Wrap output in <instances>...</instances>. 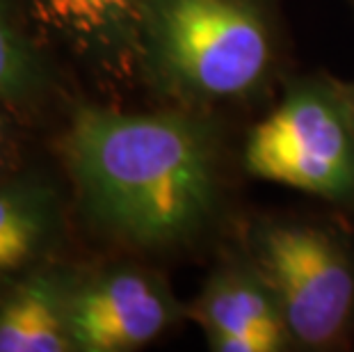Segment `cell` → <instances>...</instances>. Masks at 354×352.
Instances as JSON below:
<instances>
[{"label": "cell", "instance_id": "ba28073f", "mask_svg": "<svg viewBox=\"0 0 354 352\" xmlns=\"http://www.w3.org/2000/svg\"><path fill=\"white\" fill-rule=\"evenodd\" d=\"M73 279L57 270L28 275L0 302V352H69Z\"/></svg>", "mask_w": 354, "mask_h": 352}, {"label": "cell", "instance_id": "3957f363", "mask_svg": "<svg viewBox=\"0 0 354 352\" xmlns=\"http://www.w3.org/2000/svg\"><path fill=\"white\" fill-rule=\"evenodd\" d=\"M240 160L252 178L354 211V117L343 80L327 73L290 78L250 131Z\"/></svg>", "mask_w": 354, "mask_h": 352}, {"label": "cell", "instance_id": "30bf717a", "mask_svg": "<svg viewBox=\"0 0 354 352\" xmlns=\"http://www.w3.org/2000/svg\"><path fill=\"white\" fill-rule=\"evenodd\" d=\"M46 87V71L32 44L0 0V99L30 101Z\"/></svg>", "mask_w": 354, "mask_h": 352}, {"label": "cell", "instance_id": "8fae6325", "mask_svg": "<svg viewBox=\"0 0 354 352\" xmlns=\"http://www.w3.org/2000/svg\"><path fill=\"white\" fill-rule=\"evenodd\" d=\"M343 89H345V96H348V103H350V110H352V117H354V82L343 80Z\"/></svg>", "mask_w": 354, "mask_h": 352}, {"label": "cell", "instance_id": "9c48e42d", "mask_svg": "<svg viewBox=\"0 0 354 352\" xmlns=\"http://www.w3.org/2000/svg\"><path fill=\"white\" fill-rule=\"evenodd\" d=\"M57 199L39 181L0 188V284L26 270L48 250L59 224Z\"/></svg>", "mask_w": 354, "mask_h": 352}, {"label": "cell", "instance_id": "5b68a950", "mask_svg": "<svg viewBox=\"0 0 354 352\" xmlns=\"http://www.w3.org/2000/svg\"><path fill=\"white\" fill-rule=\"evenodd\" d=\"M180 318H185V304L145 268L115 266L73 281L69 334L78 352L140 350Z\"/></svg>", "mask_w": 354, "mask_h": 352}, {"label": "cell", "instance_id": "8992f818", "mask_svg": "<svg viewBox=\"0 0 354 352\" xmlns=\"http://www.w3.org/2000/svg\"><path fill=\"white\" fill-rule=\"evenodd\" d=\"M185 318L201 329L213 352L292 350L272 288L245 245L213 266L197 297L185 304Z\"/></svg>", "mask_w": 354, "mask_h": 352}, {"label": "cell", "instance_id": "52a82bcc", "mask_svg": "<svg viewBox=\"0 0 354 352\" xmlns=\"http://www.w3.org/2000/svg\"><path fill=\"white\" fill-rule=\"evenodd\" d=\"M147 0H26L37 28L92 64L126 76L142 66Z\"/></svg>", "mask_w": 354, "mask_h": 352}, {"label": "cell", "instance_id": "7c38bea8", "mask_svg": "<svg viewBox=\"0 0 354 352\" xmlns=\"http://www.w3.org/2000/svg\"><path fill=\"white\" fill-rule=\"evenodd\" d=\"M5 122L0 119V156H3V149H5Z\"/></svg>", "mask_w": 354, "mask_h": 352}, {"label": "cell", "instance_id": "277c9868", "mask_svg": "<svg viewBox=\"0 0 354 352\" xmlns=\"http://www.w3.org/2000/svg\"><path fill=\"white\" fill-rule=\"evenodd\" d=\"M245 250L272 288L292 348L336 350L354 325V250L327 224L263 217Z\"/></svg>", "mask_w": 354, "mask_h": 352}, {"label": "cell", "instance_id": "7a4b0ae2", "mask_svg": "<svg viewBox=\"0 0 354 352\" xmlns=\"http://www.w3.org/2000/svg\"><path fill=\"white\" fill-rule=\"evenodd\" d=\"M279 66L274 0H147L142 66L180 106L210 110L261 96Z\"/></svg>", "mask_w": 354, "mask_h": 352}, {"label": "cell", "instance_id": "6da1fadb", "mask_svg": "<svg viewBox=\"0 0 354 352\" xmlns=\"http://www.w3.org/2000/svg\"><path fill=\"white\" fill-rule=\"evenodd\" d=\"M62 156L82 211L103 234L174 250L208 234L227 188V140L210 110L80 106Z\"/></svg>", "mask_w": 354, "mask_h": 352}]
</instances>
